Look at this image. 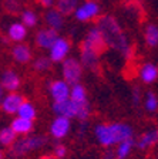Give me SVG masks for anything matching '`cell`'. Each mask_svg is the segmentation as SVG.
I'll list each match as a JSON object with an SVG mask.
<instances>
[{
    "mask_svg": "<svg viewBox=\"0 0 158 159\" xmlns=\"http://www.w3.org/2000/svg\"><path fill=\"white\" fill-rule=\"evenodd\" d=\"M96 23H97L96 29L101 33V37L107 46L118 50L120 53L122 54H125L128 51L131 46H128V41H127L121 27H120V24L117 23V20L114 17L101 16L97 19Z\"/></svg>",
    "mask_w": 158,
    "mask_h": 159,
    "instance_id": "1",
    "label": "cell"
},
{
    "mask_svg": "<svg viewBox=\"0 0 158 159\" xmlns=\"http://www.w3.org/2000/svg\"><path fill=\"white\" fill-rule=\"evenodd\" d=\"M96 136L103 146H111L132 138V129L127 124L98 125L96 128Z\"/></svg>",
    "mask_w": 158,
    "mask_h": 159,
    "instance_id": "2",
    "label": "cell"
},
{
    "mask_svg": "<svg viewBox=\"0 0 158 159\" xmlns=\"http://www.w3.org/2000/svg\"><path fill=\"white\" fill-rule=\"evenodd\" d=\"M46 143V138L44 136H29V138H22L17 139L12 143L10 148V153L13 156H23L26 153L31 152L34 149H39Z\"/></svg>",
    "mask_w": 158,
    "mask_h": 159,
    "instance_id": "3",
    "label": "cell"
},
{
    "mask_svg": "<svg viewBox=\"0 0 158 159\" xmlns=\"http://www.w3.org/2000/svg\"><path fill=\"white\" fill-rule=\"evenodd\" d=\"M63 75L67 84H77L81 77V64L74 58H69L63 64Z\"/></svg>",
    "mask_w": 158,
    "mask_h": 159,
    "instance_id": "4",
    "label": "cell"
},
{
    "mask_svg": "<svg viewBox=\"0 0 158 159\" xmlns=\"http://www.w3.org/2000/svg\"><path fill=\"white\" fill-rule=\"evenodd\" d=\"M83 44H86L87 47H90V48H91L93 51H96L98 56L105 53V50H107V44H105V41L103 40L101 33H100L97 29L90 30V33L87 34L86 40L83 41Z\"/></svg>",
    "mask_w": 158,
    "mask_h": 159,
    "instance_id": "5",
    "label": "cell"
},
{
    "mask_svg": "<svg viewBox=\"0 0 158 159\" xmlns=\"http://www.w3.org/2000/svg\"><path fill=\"white\" fill-rule=\"evenodd\" d=\"M80 108V102H74L71 99H66L63 102H54L53 109L54 112L59 114V116H66V118H77Z\"/></svg>",
    "mask_w": 158,
    "mask_h": 159,
    "instance_id": "6",
    "label": "cell"
},
{
    "mask_svg": "<svg viewBox=\"0 0 158 159\" xmlns=\"http://www.w3.org/2000/svg\"><path fill=\"white\" fill-rule=\"evenodd\" d=\"M50 93H51L56 102H63V101L69 99L70 95L69 84L64 83V81H54V83L50 84Z\"/></svg>",
    "mask_w": 158,
    "mask_h": 159,
    "instance_id": "7",
    "label": "cell"
},
{
    "mask_svg": "<svg viewBox=\"0 0 158 159\" xmlns=\"http://www.w3.org/2000/svg\"><path fill=\"white\" fill-rule=\"evenodd\" d=\"M98 57L100 56L96 51H93L90 47H87L86 44L81 43V61L86 68H90L93 71L98 68Z\"/></svg>",
    "mask_w": 158,
    "mask_h": 159,
    "instance_id": "8",
    "label": "cell"
},
{
    "mask_svg": "<svg viewBox=\"0 0 158 159\" xmlns=\"http://www.w3.org/2000/svg\"><path fill=\"white\" fill-rule=\"evenodd\" d=\"M69 48H70V43L67 40L57 39L56 41H54V44L51 46V54H50L51 61H56V63L61 61V60L66 57V54L69 53Z\"/></svg>",
    "mask_w": 158,
    "mask_h": 159,
    "instance_id": "9",
    "label": "cell"
},
{
    "mask_svg": "<svg viewBox=\"0 0 158 159\" xmlns=\"http://www.w3.org/2000/svg\"><path fill=\"white\" fill-rule=\"evenodd\" d=\"M70 129V119L66 118V116H59L53 121L51 124V135L54 138H63V136H66L67 132H69Z\"/></svg>",
    "mask_w": 158,
    "mask_h": 159,
    "instance_id": "10",
    "label": "cell"
},
{
    "mask_svg": "<svg viewBox=\"0 0 158 159\" xmlns=\"http://www.w3.org/2000/svg\"><path fill=\"white\" fill-rule=\"evenodd\" d=\"M23 102H24V99L22 95H19V94H10V95H7L6 98L3 99L2 109H3L6 114H14V112H17L19 107Z\"/></svg>",
    "mask_w": 158,
    "mask_h": 159,
    "instance_id": "11",
    "label": "cell"
},
{
    "mask_svg": "<svg viewBox=\"0 0 158 159\" xmlns=\"http://www.w3.org/2000/svg\"><path fill=\"white\" fill-rule=\"evenodd\" d=\"M57 40V31L53 29L47 30H40L36 36V43L43 48H49L54 44V41Z\"/></svg>",
    "mask_w": 158,
    "mask_h": 159,
    "instance_id": "12",
    "label": "cell"
},
{
    "mask_svg": "<svg viewBox=\"0 0 158 159\" xmlns=\"http://www.w3.org/2000/svg\"><path fill=\"white\" fill-rule=\"evenodd\" d=\"M98 13V6H97L94 2H89L84 6H81L79 10L76 11V17L81 21H86V20L93 19L94 16H97Z\"/></svg>",
    "mask_w": 158,
    "mask_h": 159,
    "instance_id": "13",
    "label": "cell"
},
{
    "mask_svg": "<svg viewBox=\"0 0 158 159\" xmlns=\"http://www.w3.org/2000/svg\"><path fill=\"white\" fill-rule=\"evenodd\" d=\"M2 85L7 91H16L20 85L19 75L14 71H12V70H7L6 73L3 74V78H2Z\"/></svg>",
    "mask_w": 158,
    "mask_h": 159,
    "instance_id": "14",
    "label": "cell"
},
{
    "mask_svg": "<svg viewBox=\"0 0 158 159\" xmlns=\"http://www.w3.org/2000/svg\"><path fill=\"white\" fill-rule=\"evenodd\" d=\"M10 128L13 129V132L16 134H22V135H24V134H29L31 129H33V121H30V119H24V118H17L14 119L13 122H12V126Z\"/></svg>",
    "mask_w": 158,
    "mask_h": 159,
    "instance_id": "15",
    "label": "cell"
},
{
    "mask_svg": "<svg viewBox=\"0 0 158 159\" xmlns=\"http://www.w3.org/2000/svg\"><path fill=\"white\" fill-rule=\"evenodd\" d=\"M158 75V71H157V67L151 63H147L142 66L141 68V80L144 81L145 84H150V83H154L157 80Z\"/></svg>",
    "mask_w": 158,
    "mask_h": 159,
    "instance_id": "16",
    "label": "cell"
},
{
    "mask_svg": "<svg viewBox=\"0 0 158 159\" xmlns=\"http://www.w3.org/2000/svg\"><path fill=\"white\" fill-rule=\"evenodd\" d=\"M132 146H134V139H132V138L125 139V141L120 142L118 143V148H117V152L114 153L115 158H117V159H125L127 156L130 155Z\"/></svg>",
    "mask_w": 158,
    "mask_h": 159,
    "instance_id": "17",
    "label": "cell"
},
{
    "mask_svg": "<svg viewBox=\"0 0 158 159\" xmlns=\"http://www.w3.org/2000/svg\"><path fill=\"white\" fill-rule=\"evenodd\" d=\"M13 57L19 63H27V61H30V58H31V53H30V50L27 46L20 44V46L13 48Z\"/></svg>",
    "mask_w": 158,
    "mask_h": 159,
    "instance_id": "18",
    "label": "cell"
},
{
    "mask_svg": "<svg viewBox=\"0 0 158 159\" xmlns=\"http://www.w3.org/2000/svg\"><path fill=\"white\" fill-rule=\"evenodd\" d=\"M157 131H148V132H145L144 135L141 136V139L138 141V143H137V146H138L140 149H147L150 148V146L155 145V142H157Z\"/></svg>",
    "mask_w": 158,
    "mask_h": 159,
    "instance_id": "19",
    "label": "cell"
},
{
    "mask_svg": "<svg viewBox=\"0 0 158 159\" xmlns=\"http://www.w3.org/2000/svg\"><path fill=\"white\" fill-rule=\"evenodd\" d=\"M46 20L53 30H59L63 27V17L57 10H49L46 14Z\"/></svg>",
    "mask_w": 158,
    "mask_h": 159,
    "instance_id": "20",
    "label": "cell"
},
{
    "mask_svg": "<svg viewBox=\"0 0 158 159\" xmlns=\"http://www.w3.org/2000/svg\"><path fill=\"white\" fill-rule=\"evenodd\" d=\"M9 37H10V40H13V41L23 40L24 37H26V27L19 23L12 24L9 29Z\"/></svg>",
    "mask_w": 158,
    "mask_h": 159,
    "instance_id": "21",
    "label": "cell"
},
{
    "mask_svg": "<svg viewBox=\"0 0 158 159\" xmlns=\"http://www.w3.org/2000/svg\"><path fill=\"white\" fill-rule=\"evenodd\" d=\"M76 4H77V0H59V2H57V9L56 10L60 14L67 16V14H70L71 11H74Z\"/></svg>",
    "mask_w": 158,
    "mask_h": 159,
    "instance_id": "22",
    "label": "cell"
},
{
    "mask_svg": "<svg viewBox=\"0 0 158 159\" xmlns=\"http://www.w3.org/2000/svg\"><path fill=\"white\" fill-rule=\"evenodd\" d=\"M17 112H19L20 118L30 119V121H33V118L36 116V109H34V107L31 105V104L26 102V101H24V102L19 107V109H17Z\"/></svg>",
    "mask_w": 158,
    "mask_h": 159,
    "instance_id": "23",
    "label": "cell"
},
{
    "mask_svg": "<svg viewBox=\"0 0 158 159\" xmlns=\"http://www.w3.org/2000/svg\"><path fill=\"white\" fill-rule=\"evenodd\" d=\"M145 40L147 44L151 47H155L158 44V29L155 24H150L145 30Z\"/></svg>",
    "mask_w": 158,
    "mask_h": 159,
    "instance_id": "24",
    "label": "cell"
},
{
    "mask_svg": "<svg viewBox=\"0 0 158 159\" xmlns=\"http://www.w3.org/2000/svg\"><path fill=\"white\" fill-rule=\"evenodd\" d=\"M16 141V134L12 128H3L0 131V143L4 146H9Z\"/></svg>",
    "mask_w": 158,
    "mask_h": 159,
    "instance_id": "25",
    "label": "cell"
},
{
    "mask_svg": "<svg viewBox=\"0 0 158 159\" xmlns=\"http://www.w3.org/2000/svg\"><path fill=\"white\" fill-rule=\"evenodd\" d=\"M71 101H74V102L86 101V89H84V87L80 85V84H74V87L71 88Z\"/></svg>",
    "mask_w": 158,
    "mask_h": 159,
    "instance_id": "26",
    "label": "cell"
},
{
    "mask_svg": "<svg viewBox=\"0 0 158 159\" xmlns=\"http://www.w3.org/2000/svg\"><path fill=\"white\" fill-rule=\"evenodd\" d=\"M50 67H51V61L47 57H40L34 61V70L37 71H44V70H49Z\"/></svg>",
    "mask_w": 158,
    "mask_h": 159,
    "instance_id": "27",
    "label": "cell"
},
{
    "mask_svg": "<svg viewBox=\"0 0 158 159\" xmlns=\"http://www.w3.org/2000/svg\"><path fill=\"white\" fill-rule=\"evenodd\" d=\"M22 19H23V23L26 24V26H30V27H33L34 24L37 23V17L31 10H26L23 13V16H22Z\"/></svg>",
    "mask_w": 158,
    "mask_h": 159,
    "instance_id": "28",
    "label": "cell"
},
{
    "mask_svg": "<svg viewBox=\"0 0 158 159\" xmlns=\"http://www.w3.org/2000/svg\"><path fill=\"white\" fill-rule=\"evenodd\" d=\"M145 108L148 109L150 112L157 111V95H155L154 93H148L147 101H145Z\"/></svg>",
    "mask_w": 158,
    "mask_h": 159,
    "instance_id": "29",
    "label": "cell"
},
{
    "mask_svg": "<svg viewBox=\"0 0 158 159\" xmlns=\"http://www.w3.org/2000/svg\"><path fill=\"white\" fill-rule=\"evenodd\" d=\"M4 7H6V10L9 13H17V10H19V3H17V0H6Z\"/></svg>",
    "mask_w": 158,
    "mask_h": 159,
    "instance_id": "30",
    "label": "cell"
},
{
    "mask_svg": "<svg viewBox=\"0 0 158 159\" xmlns=\"http://www.w3.org/2000/svg\"><path fill=\"white\" fill-rule=\"evenodd\" d=\"M66 153H67V149H66V146H64V145H57L56 149H54V158H56V159L64 158V156H66Z\"/></svg>",
    "mask_w": 158,
    "mask_h": 159,
    "instance_id": "31",
    "label": "cell"
},
{
    "mask_svg": "<svg viewBox=\"0 0 158 159\" xmlns=\"http://www.w3.org/2000/svg\"><path fill=\"white\" fill-rule=\"evenodd\" d=\"M140 98H141V91H140L138 87H134V89H132V104L137 105L140 102Z\"/></svg>",
    "mask_w": 158,
    "mask_h": 159,
    "instance_id": "32",
    "label": "cell"
},
{
    "mask_svg": "<svg viewBox=\"0 0 158 159\" xmlns=\"http://www.w3.org/2000/svg\"><path fill=\"white\" fill-rule=\"evenodd\" d=\"M103 159H115V155L111 151H107V152L104 153V156H103Z\"/></svg>",
    "mask_w": 158,
    "mask_h": 159,
    "instance_id": "33",
    "label": "cell"
},
{
    "mask_svg": "<svg viewBox=\"0 0 158 159\" xmlns=\"http://www.w3.org/2000/svg\"><path fill=\"white\" fill-rule=\"evenodd\" d=\"M40 3L43 4L44 7H50L53 4V0H40Z\"/></svg>",
    "mask_w": 158,
    "mask_h": 159,
    "instance_id": "34",
    "label": "cell"
},
{
    "mask_svg": "<svg viewBox=\"0 0 158 159\" xmlns=\"http://www.w3.org/2000/svg\"><path fill=\"white\" fill-rule=\"evenodd\" d=\"M41 159H56L54 156H50V155H44V156H41Z\"/></svg>",
    "mask_w": 158,
    "mask_h": 159,
    "instance_id": "35",
    "label": "cell"
},
{
    "mask_svg": "<svg viewBox=\"0 0 158 159\" xmlns=\"http://www.w3.org/2000/svg\"><path fill=\"white\" fill-rule=\"evenodd\" d=\"M2 94H3V88H2V85H0V99H2Z\"/></svg>",
    "mask_w": 158,
    "mask_h": 159,
    "instance_id": "36",
    "label": "cell"
},
{
    "mask_svg": "<svg viewBox=\"0 0 158 159\" xmlns=\"http://www.w3.org/2000/svg\"><path fill=\"white\" fill-rule=\"evenodd\" d=\"M0 158H2V153H0Z\"/></svg>",
    "mask_w": 158,
    "mask_h": 159,
    "instance_id": "37",
    "label": "cell"
}]
</instances>
